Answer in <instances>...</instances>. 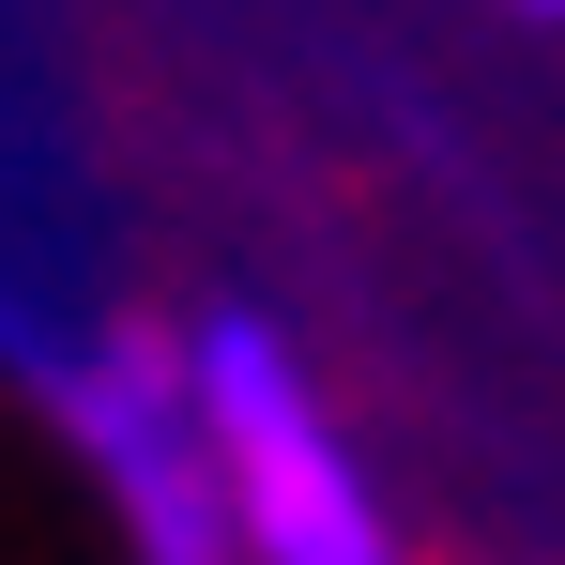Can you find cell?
<instances>
[{
  "label": "cell",
  "instance_id": "cell-2",
  "mask_svg": "<svg viewBox=\"0 0 565 565\" xmlns=\"http://www.w3.org/2000/svg\"><path fill=\"white\" fill-rule=\"evenodd\" d=\"M77 444L107 459L122 489V520H138V551L153 565H230V473H214V428H199V352H107L77 367Z\"/></svg>",
  "mask_w": 565,
  "mask_h": 565
},
{
  "label": "cell",
  "instance_id": "cell-1",
  "mask_svg": "<svg viewBox=\"0 0 565 565\" xmlns=\"http://www.w3.org/2000/svg\"><path fill=\"white\" fill-rule=\"evenodd\" d=\"M199 428H214V473H230V535L260 565H397L367 473L337 444V413L306 397L276 321H245V306L199 321Z\"/></svg>",
  "mask_w": 565,
  "mask_h": 565
},
{
  "label": "cell",
  "instance_id": "cell-3",
  "mask_svg": "<svg viewBox=\"0 0 565 565\" xmlns=\"http://www.w3.org/2000/svg\"><path fill=\"white\" fill-rule=\"evenodd\" d=\"M520 15H565V0H520Z\"/></svg>",
  "mask_w": 565,
  "mask_h": 565
}]
</instances>
